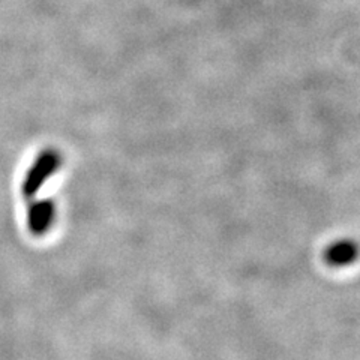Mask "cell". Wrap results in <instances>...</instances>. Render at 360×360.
I'll return each instance as SVG.
<instances>
[{"label":"cell","mask_w":360,"mask_h":360,"mask_svg":"<svg viewBox=\"0 0 360 360\" xmlns=\"http://www.w3.org/2000/svg\"><path fill=\"white\" fill-rule=\"evenodd\" d=\"M63 158L56 149L42 150L22 179L21 194L26 198L35 197L39 189L49 182V179L60 170Z\"/></svg>","instance_id":"1"},{"label":"cell","mask_w":360,"mask_h":360,"mask_svg":"<svg viewBox=\"0 0 360 360\" xmlns=\"http://www.w3.org/2000/svg\"><path fill=\"white\" fill-rule=\"evenodd\" d=\"M56 215H58V209H56L53 200L41 198L30 202L27 207V217H26L29 231L33 236L47 234L53 227Z\"/></svg>","instance_id":"2"},{"label":"cell","mask_w":360,"mask_h":360,"mask_svg":"<svg viewBox=\"0 0 360 360\" xmlns=\"http://www.w3.org/2000/svg\"><path fill=\"white\" fill-rule=\"evenodd\" d=\"M360 257V245L350 238L336 239L324 248L323 260L329 267L342 269L356 263Z\"/></svg>","instance_id":"3"}]
</instances>
